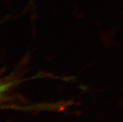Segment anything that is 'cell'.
I'll list each match as a JSON object with an SVG mask.
<instances>
[{
	"mask_svg": "<svg viewBox=\"0 0 123 122\" xmlns=\"http://www.w3.org/2000/svg\"><path fill=\"white\" fill-rule=\"evenodd\" d=\"M12 86V83L10 82H2L0 81V98L9 90V88Z\"/></svg>",
	"mask_w": 123,
	"mask_h": 122,
	"instance_id": "cell-1",
	"label": "cell"
}]
</instances>
